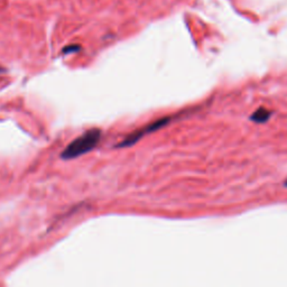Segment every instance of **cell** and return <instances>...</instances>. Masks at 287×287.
Returning <instances> with one entry per match:
<instances>
[{"label":"cell","mask_w":287,"mask_h":287,"mask_svg":"<svg viewBox=\"0 0 287 287\" xmlns=\"http://www.w3.org/2000/svg\"><path fill=\"white\" fill-rule=\"evenodd\" d=\"M101 135L102 134L98 128L89 129L84 134L79 136L78 138H75L67 145L66 148L61 154V159L64 160L74 159L94 151L100 143Z\"/></svg>","instance_id":"cell-1"},{"label":"cell","mask_w":287,"mask_h":287,"mask_svg":"<svg viewBox=\"0 0 287 287\" xmlns=\"http://www.w3.org/2000/svg\"><path fill=\"white\" fill-rule=\"evenodd\" d=\"M174 118H176V116H165V117H161V118L154 120L147 125H145V126L143 127L136 129V130H134L125 137V138L121 140L118 145H117V147L126 148V147L132 146V145L138 143V141L141 138H144V137L151 135L153 134V132H155L157 130H159V129L164 128L165 126H167V125L172 123Z\"/></svg>","instance_id":"cell-2"},{"label":"cell","mask_w":287,"mask_h":287,"mask_svg":"<svg viewBox=\"0 0 287 287\" xmlns=\"http://www.w3.org/2000/svg\"><path fill=\"white\" fill-rule=\"evenodd\" d=\"M272 116H273L272 110H268L267 108L260 107L258 108L256 111L253 112V115L250 116V120L255 124H265L267 123Z\"/></svg>","instance_id":"cell-3"},{"label":"cell","mask_w":287,"mask_h":287,"mask_svg":"<svg viewBox=\"0 0 287 287\" xmlns=\"http://www.w3.org/2000/svg\"><path fill=\"white\" fill-rule=\"evenodd\" d=\"M80 46L79 45H68L66 47L63 48V53L64 54H70V53H75V52L80 51Z\"/></svg>","instance_id":"cell-4"},{"label":"cell","mask_w":287,"mask_h":287,"mask_svg":"<svg viewBox=\"0 0 287 287\" xmlns=\"http://www.w3.org/2000/svg\"><path fill=\"white\" fill-rule=\"evenodd\" d=\"M285 187H286V188H287V181H286V182H285Z\"/></svg>","instance_id":"cell-5"}]
</instances>
